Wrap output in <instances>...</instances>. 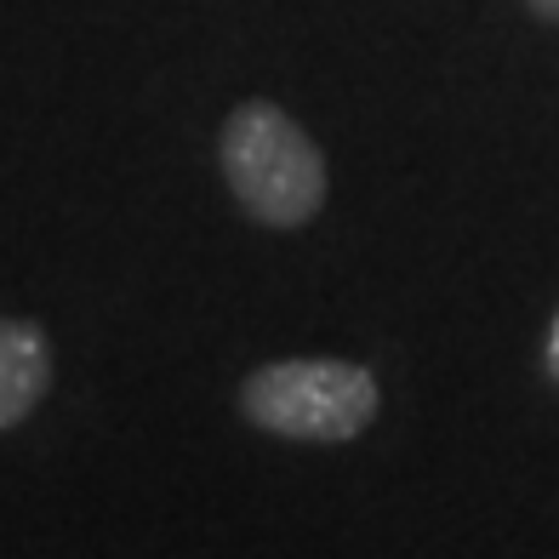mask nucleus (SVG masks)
Masks as SVG:
<instances>
[{
  "label": "nucleus",
  "mask_w": 559,
  "mask_h": 559,
  "mask_svg": "<svg viewBox=\"0 0 559 559\" xmlns=\"http://www.w3.org/2000/svg\"><path fill=\"white\" fill-rule=\"evenodd\" d=\"M383 412L377 377L354 360H269L240 383V417L302 445L360 440Z\"/></svg>",
  "instance_id": "obj_2"
},
{
  "label": "nucleus",
  "mask_w": 559,
  "mask_h": 559,
  "mask_svg": "<svg viewBox=\"0 0 559 559\" xmlns=\"http://www.w3.org/2000/svg\"><path fill=\"white\" fill-rule=\"evenodd\" d=\"M217 166L240 212L263 228H302L320 217L332 183L320 143L269 97H246L228 109L217 132Z\"/></svg>",
  "instance_id": "obj_1"
},
{
  "label": "nucleus",
  "mask_w": 559,
  "mask_h": 559,
  "mask_svg": "<svg viewBox=\"0 0 559 559\" xmlns=\"http://www.w3.org/2000/svg\"><path fill=\"white\" fill-rule=\"evenodd\" d=\"M525 7H531V12H537V17H548V23H554V29H559V0H525Z\"/></svg>",
  "instance_id": "obj_5"
},
{
  "label": "nucleus",
  "mask_w": 559,
  "mask_h": 559,
  "mask_svg": "<svg viewBox=\"0 0 559 559\" xmlns=\"http://www.w3.org/2000/svg\"><path fill=\"white\" fill-rule=\"evenodd\" d=\"M543 371L559 383V314H554V325H548V343H543Z\"/></svg>",
  "instance_id": "obj_4"
},
{
  "label": "nucleus",
  "mask_w": 559,
  "mask_h": 559,
  "mask_svg": "<svg viewBox=\"0 0 559 559\" xmlns=\"http://www.w3.org/2000/svg\"><path fill=\"white\" fill-rule=\"evenodd\" d=\"M52 389V343L35 320H0V435L17 428Z\"/></svg>",
  "instance_id": "obj_3"
}]
</instances>
